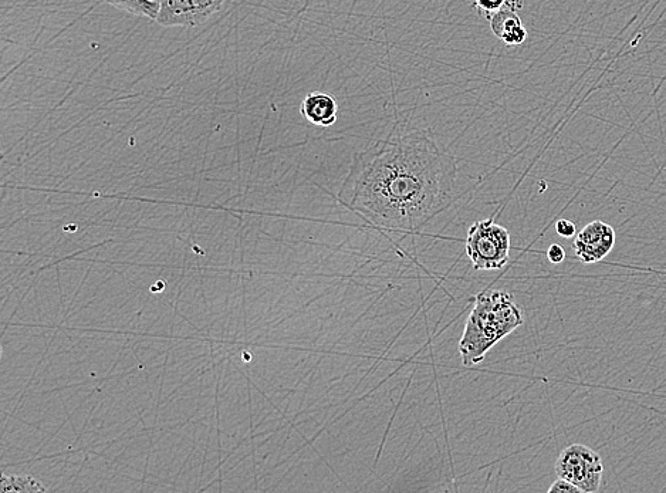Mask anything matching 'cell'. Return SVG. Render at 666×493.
Here are the masks:
<instances>
[{
  "label": "cell",
  "instance_id": "obj_4",
  "mask_svg": "<svg viewBox=\"0 0 666 493\" xmlns=\"http://www.w3.org/2000/svg\"><path fill=\"white\" fill-rule=\"evenodd\" d=\"M557 478L566 479L583 493H594L603 482L604 464L600 455L586 445H570L557 459Z\"/></svg>",
  "mask_w": 666,
  "mask_h": 493
},
{
  "label": "cell",
  "instance_id": "obj_5",
  "mask_svg": "<svg viewBox=\"0 0 666 493\" xmlns=\"http://www.w3.org/2000/svg\"><path fill=\"white\" fill-rule=\"evenodd\" d=\"M160 13L155 22L164 27H195L212 18L226 0H157Z\"/></svg>",
  "mask_w": 666,
  "mask_h": 493
},
{
  "label": "cell",
  "instance_id": "obj_1",
  "mask_svg": "<svg viewBox=\"0 0 666 493\" xmlns=\"http://www.w3.org/2000/svg\"><path fill=\"white\" fill-rule=\"evenodd\" d=\"M456 177L455 158L414 131L354 154L338 201L377 228L415 232L448 207Z\"/></svg>",
  "mask_w": 666,
  "mask_h": 493
},
{
  "label": "cell",
  "instance_id": "obj_11",
  "mask_svg": "<svg viewBox=\"0 0 666 493\" xmlns=\"http://www.w3.org/2000/svg\"><path fill=\"white\" fill-rule=\"evenodd\" d=\"M507 2H509V0H475V8L478 9L479 13H482L486 18L490 19V16H492L493 13L505 8Z\"/></svg>",
  "mask_w": 666,
  "mask_h": 493
},
{
  "label": "cell",
  "instance_id": "obj_8",
  "mask_svg": "<svg viewBox=\"0 0 666 493\" xmlns=\"http://www.w3.org/2000/svg\"><path fill=\"white\" fill-rule=\"evenodd\" d=\"M300 113L313 126L333 127L338 118L336 97L329 93H321V91L309 93L304 97L302 106H300Z\"/></svg>",
  "mask_w": 666,
  "mask_h": 493
},
{
  "label": "cell",
  "instance_id": "obj_13",
  "mask_svg": "<svg viewBox=\"0 0 666 493\" xmlns=\"http://www.w3.org/2000/svg\"><path fill=\"white\" fill-rule=\"evenodd\" d=\"M550 493L559 492V493H583L576 485L571 484V482L566 481L563 478H557V481L549 488Z\"/></svg>",
  "mask_w": 666,
  "mask_h": 493
},
{
  "label": "cell",
  "instance_id": "obj_7",
  "mask_svg": "<svg viewBox=\"0 0 666 493\" xmlns=\"http://www.w3.org/2000/svg\"><path fill=\"white\" fill-rule=\"evenodd\" d=\"M493 35L502 40L507 46H519L526 42L529 33L524 27L522 19L517 15L515 6L507 5L505 8L493 13L489 19Z\"/></svg>",
  "mask_w": 666,
  "mask_h": 493
},
{
  "label": "cell",
  "instance_id": "obj_6",
  "mask_svg": "<svg viewBox=\"0 0 666 493\" xmlns=\"http://www.w3.org/2000/svg\"><path fill=\"white\" fill-rule=\"evenodd\" d=\"M615 246L613 226L603 221H593L578 232L574 241V252L580 262L586 265L601 262L607 258Z\"/></svg>",
  "mask_w": 666,
  "mask_h": 493
},
{
  "label": "cell",
  "instance_id": "obj_12",
  "mask_svg": "<svg viewBox=\"0 0 666 493\" xmlns=\"http://www.w3.org/2000/svg\"><path fill=\"white\" fill-rule=\"evenodd\" d=\"M556 232L561 238L569 239L576 236L577 228L574 222L569 221V219H560L556 222Z\"/></svg>",
  "mask_w": 666,
  "mask_h": 493
},
{
  "label": "cell",
  "instance_id": "obj_2",
  "mask_svg": "<svg viewBox=\"0 0 666 493\" xmlns=\"http://www.w3.org/2000/svg\"><path fill=\"white\" fill-rule=\"evenodd\" d=\"M523 323L522 309L509 293L489 290L473 297V307L459 341L463 366L482 363L500 340L516 332Z\"/></svg>",
  "mask_w": 666,
  "mask_h": 493
},
{
  "label": "cell",
  "instance_id": "obj_14",
  "mask_svg": "<svg viewBox=\"0 0 666 493\" xmlns=\"http://www.w3.org/2000/svg\"><path fill=\"white\" fill-rule=\"evenodd\" d=\"M547 259L550 260L554 265H559V263L564 262L566 259V251H564L563 246L553 243L549 249H547Z\"/></svg>",
  "mask_w": 666,
  "mask_h": 493
},
{
  "label": "cell",
  "instance_id": "obj_3",
  "mask_svg": "<svg viewBox=\"0 0 666 493\" xmlns=\"http://www.w3.org/2000/svg\"><path fill=\"white\" fill-rule=\"evenodd\" d=\"M509 231L492 219L475 222L466 236V255L475 270L502 269L509 262Z\"/></svg>",
  "mask_w": 666,
  "mask_h": 493
},
{
  "label": "cell",
  "instance_id": "obj_9",
  "mask_svg": "<svg viewBox=\"0 0 666 493\" xmlns=\"http://www.w3.org/2000/svg\"><path fill=\"white\" fill-rule=\"evenodd\" d=\"M46 485L40 479L33 476H8L3 474L0 481V492L2 493H37L46 492Z\"/></svg>",
  "mask_w": 666,
  "mask_h": 493
},
{
  "label": "cell",
  "instance_id": "obj_10",
  "mask_svg": "<svg viewBox=\"0 0 666 493\" xmlns=\"http://www.w3.org/2000/svg\"><path fill=\"white\" fill-rule=\"evenodd\" d=\"M114 8L124 10L134 16L157 20L160 13V5L157 0H104Z\"/></svg>",
  "mask_w": 666,
  "mask_h": 493
}]
</instances>
